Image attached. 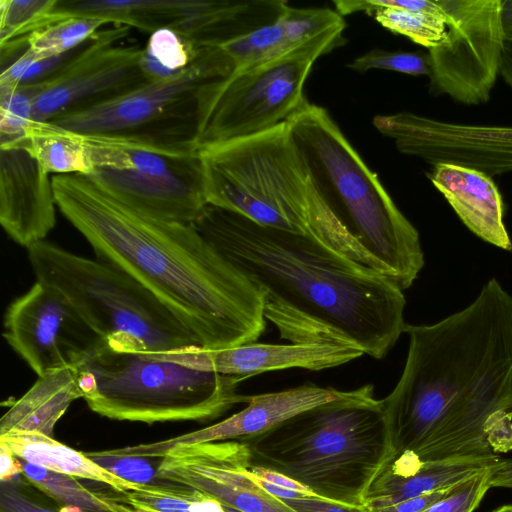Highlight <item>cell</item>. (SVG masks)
Here are the masks:
<instances>
[{
  "label": "cell",
  "instance_id": "6da1fadb",
  "mask_svg": "<svg viewBox=\"0 0 512 512\" xmlns=\"http://www.w3.org/2000/svg\"><path fill=\"white\" fill-rule=\"evenodd\" d=\"M402 374L382 399L391 457L430 462L512 449V295L491 278L468 306L405 324Z\"/></svg>",
  "mask_w": 512,
  "mask_h": 512
},
{
  "label": "cell",
  "instance_id": "7a4b0ae2",
  "mask_svg": "<svg viewBox=\"0 0 512 512\" xmlns=\"http://www.w3.org/2000/svg\"><path fill=\"white\" fill-rule=\"evenodd\" d=\"M192 224L262 292L265 319L289 343L350 347L382 359L403 333V290L379 271L214 205Z\"/></svg>",
  "mask_w": 512,
  "mask_h": 512
},
{
  "label": "cell",
  "instance_id": "3957f363",
  "mask_svg": "<svg viewBox=\"0 0 512 512\" xmlns=\"http://www.w3.org/2000/svg\"><path fill=\"white\" fill-rule=\"evenodd\" d=\"M57 208L98 259L149 289L205 349L256 342L264 296L193 226L151 218L82 174L52 176Z\"/></svg>",
  "mask_w": 512,
  "mask_h": 512
},
{
  "label": "cell",
  "instance_id": "277c9868",
  "mask_svg": "<svg viewBox=\"0 0 512 512\" xmlns=\"http://www.w3.org/2000/svg\"><path fill=\"white\" fill-rule=\"evenodd\" d=\"M206 201L263 226L299 234L389 276L349 234L320 196L287 122L199 149Z\"/></svg>",
  "mask_w": 512,
  "mask_h": 512
},
{
  "label": "cell",
  "instance_id": "5b68a950",
  "mask_svg": "<svg viewBox=\"0 0 512 512\" xmlns=\"http://www.w3.org/2000/svg\"><path fill=\"white\" fill-rule=\"evenodd\" d=\"M246 443L251 463L283 474L315 495L362 505L391 456L382 399L366 384L305 410Z\"/></svg>",
  "mask_w": 512,
  "mask_h": 512
},
{
  "label": "cell",
  "instance_id": "8992f818",
  "mask_svg": "<svg viewBox=\"0 0 512 512\" xmlns=\"http://www.w3.org/2000/svg\"><path fill=\"white\" fill-rule=\"evenodd\" d=\"M320 196L404 291L424 266L420 236L328 111L307 100L287 121Z\"/></svg>",
  "mask_w": 512,
  "mask_h": 512
},
{
  "label": "cell",
  "instance_id": "52a82bcc",
  "mask_svg": "<svg viewBox=\"0 0 512 512\" xmlns=\"http://www.w3.org/2000/svg\"><path fill=\"white\" fill-rule=\"evenodd\" d=\"M27 250L36 280L58 289L110 349L156 355L200 347L194 334L125 271L46 240Z\"/></svg>",
  "mask_w": 512,
  "mask_h": 512
},
{
  "label": "cell",
  "instance_id": "ba28073f",
  "mask_svg": "<svg viewBox=\"0 0 512 512\" xmlns=\"http://www.w3.org/2000/svg\"><path fill=\"white\" fill-rule=\"evenodd\" d=\"M76 372L89 408L119 421H206L249 399L237 391L246 377L197 370L107 346Z\"/></svg>",
  "mask_w": 512,
  "mask_h": 512
},
{
  "label": "cell",
  "instance_id": "9c48e42d",
  "mask_svg": "<svg viewBox=\"0 0 512 512\" xmlns=\"http://www.w3.org/2000/svg\"><path fill=\"white\" fill-rule=\"evenodd\" d=\"M339 27L290 53L234 70L197 93L191 142L197 150L255 135L287 122L307 100L304 84L314 62L346 39Z\"/></svg>",
  "mask_w": 512,
  "mask_h": 512
},
{
  "label": "cell",
  "instance_id": "30bf717a",
  "mask_svg": "<svg viewBox=\"0 0 512 512\" xmlns=\"http://www.w3.org/2000/svg\"><path fill=\"white\" fill-rule=\"evenodd\" d=\"M446 36L429 49L430 93L464 105L489 101L502 62L503 0H440Z\"/></svg>",
  "mask_w": 512,
  "mask_h": 512
},
{
  "label": "cell",
  "instance_id": "8fae6325",
  "mask_svg": "<svg viewBox=\"0 0 512 512\" xmlns=\"http://www.w3.org/2000/svg\"><path fill=\"white\" fill-rule=\"evenodd\" d=\"M3 336L38 376L76 369L106 346L58 289L37 280L8 306Z\"/></svg>",
  "mask_w": 512,
  "mask_h": 512
},
{
  "label": "cell",
  "instance_id": "7c38bea8",
  "mask_svg": "<svg viewBox=\"0 0 512 512\" xmlns=\"http://www.w3.org/2000/svg\"><path fill=\"white\" fill-rule=\"evenodd\" d=\"M234 67L218 46L200 47L185 69L161 80L146 81L111 97L76 108L50 121L83 134H119L151 124L188 102L206 84L228 76Z\"/></svg>",
  "mask_w": 512,
  "mask_h": 512
},
{
  "label": "cell",
  "instance_id": "4fadbf2b",
  "mask_svg": "<svg viewBox=\"0 0 512 512\" xmlns=\"http://www.w3.org/2000/svg\"><path fill=\"white\" fill-rule=\"evenodd\" d=\"M130 29L114 24L100 30L57 73L31 85L34 121L50 122L88 99H105L146 82L139 67L142 48L118 44Z\"/></svg>",
  "mask_w": 512,
  "mask_h": 512
},
{
  "label": "cell",
  "instance_id": "5bb4252c",
  "mask_svg": "<svg viewBox=\"0 0 512 512\" xmlns=\"http://www.w3.org/2000/svg\"><path fill=\"white\" fill-rule=\"evenodd\" d=\"M372 123L400 153L433 166L456 164L489 177L512 171V126L461 124L412 112L377 115Z\"/></svg>",
  "mask_w": 512,
  "mask_h": 512
},
{
  "label": "cell",
  "instance_id": "9a60e30c",
  "mask_svg": "<svg viewBox=\"0 0 512 512\" xmlns=\"http://www.w3.org/2000/svg\"><path fill=\"white\" fill-rule=\"evenodd\" d=\"M250 453L238 440L179 444L157 465L163 482L195 489L240 512H297L249 474Z\"/></svg>",
  "mask_w": 512,
  "mask_h": 512
},
{
  "label": "cell",
  "instance_id": "2e32d148",
  "mask_svg": "<svg viewBox=\"0 0 512 512\" xmlns=\"http://www.w3.org/2000/svg\"><path fill=\"white\" fill-rule=\"evenodd\" d=\"M363 355L362 351L355 348L326 344L251 342L225 349L192 346L147 356L197 370L248 379L257 374L288 368L324 370L349 363Z\"/></svg>",
  "mask_w": 512,
  "mask_h": 512
},
{
  "label": "cell",
  "instance_id": "e0dca14e",
  "mask_svg": "<svg viewBox=\"0 0 512 512\" xmlns=\"http://www.w3.org/2000/svg\"><path fill=\"white\" fill-rule=\"evenodd\" d=\"M343 393L333 387L306 382L277 392L249 395L244 409L216 424L170 439L123 449L141 457L162 458L179 444L242 441L260 435L305 410L337 399Z\"/></svg>",
  "mask_w": 512,
  "mask_h": 512
},
{
  "label": "cell",
  "instance_id": "ac0fdd59",
  "mask_svg": "<svg viewBox=\"0 0 512 512\" xmlns=\"http://www.w3.org/2000/svg\"><path fill=\"white\" fill-rule=\"evenodd\" d=\"M52 177L21 147H0V224L18 245L45 240L56 224Z\"/></svg>",
  "mask_w": 512,
  "mask_h": 512
},
{
  "label": "cell",
  "instance_id": "d6986e66",
  "mask_svg": "<svg viewBox=\"0 0 512 512\" xmlns=\"http://www.w3.org/2000/svg\"><path fill=\"white\" fill-rule=\"evenodd\" d=\"M86 176L126 206L158 220L192 224L208 204L201 161L197 168L185 172L148 174L97 169Z\"/></svg>",
  "mask_w": 512,
  "mask_h": 512
},
{
  "label": "cell",
  "instance_id": "ffe728a7",
  "mask_svg": "<svg viewBox=\"0 0 512 512\" xmlns=\"http://www.w3.org/2000/svg\"><path fill=\"white\" fill-rule=\"evenodd\" d=\"M428 177L471 232L500 249L512 250L503 200L491 177L449 163L435 165Z\"/></svg>",
  "mask_w": 512,
  "mask_h": 512
},
{
  "label": "cell",
  "instance_id": "44dd1931",
  "mask_svg": "<svg viewBox=\"0 0 512 512\" xmlns=\"http://www.w3.org/2000/svg\"><path fill=\"white\" fill-rule=\"evenodd\" d=\"M499 455L463 456L430 462L389 458L367 489L363 506L378 508L449 488L494 463Z\"/></svg>",
  "mask_w": 512,
  "mask_h": 512
},
{
  "label": "cell",
  "instance_id": "7402d4cb",
  "mask_svg": "<svg viewBox=\"0 0 512 512\" xmlns=\"http://www.w3.org/2000/svg\"><path fill=\"white\" fill-rule=\"evenodd\" d=\"M79 398H83V392L76 369L63 368L38 376L1 418L0 435L23 431L53 437L56 423Z\"/></svg>",
  "mask_w": 512,
  "mask_h": 512
},
{
  "label": "cell",
  "instance_id": "603a6c76",
  "mask_svg": "<svg viewBox=\"0 0 512 512\" xmlns=\"http://www.w3.org/2000/svg\"><path fill=\"white\" fill-rule=\"evenodd\" d=\"M205 4V0H58L56 11L67 17L102 18L151 34L161 28L178 32Z\"/></svg>",
  "mask_w": 512,
  "mask_h": 512
},
{
  "label": "cell",
  "instance_id": "cb8c5ba5",
  "mask_svg": "<svg viewBox=\"0 0 512 512\" xmlns=\"http://www.w3.org/2000/svg\"><path fill=\"white\" fill-rule=\"evenodd\" d=\"M0 443L23 461L56 473L101 482L119 493L139 486L100 467L85 452L76 451L41 433L11 431L0 435Z\"/></svg>",
  "mask_w": 512,
  "mask_h": 512
},
{
  "label": "cell",
  "instance_id": "d4e9b609",
  "mask_svg": "<svg viewBox=\"0 0 512 512\" xmlns=\"http://www.w3.org/2000/svg\"><path fill=\"white\" fill-rule=\"evenodd\" d=\"M0 147L25 149L49 174L90 175L94 171L80 134L52 122L33 121L23 138Z\"/></svg>",
  "mask_w": 512,
  "mask_h": 512
},
{
  "label": "cell",
  "instance_id": "484cf974",
  "mask_svg": "<svg viewBox=\"0 0 512 512\" xmlns=\"http://www.w3.org/2000/svg\"><path fill=\"white\" fill-rule=\"evenodd\" d=\"M333 4L342 17L365 12L384 28L428 50L442 43L446 36L445 17L407 8L402 0H336Z\"/></svg>",
  "mask_w": 512,
  "mask_h": 512
},
{
  "label": "cell",
  "instance_id": "4316f807",
  "mask_svg": "<svg viewBox=\"0 0 512 512\" xmlns=\"http://www.w3.org/2000/svg\"><path fill=\"white\" fill-rule=\"evenodd\" d=\"M119 494L121 496H111L144 512H226L225 506L216 499L179 485H139Z\"/></svg>",
  "mask_w": 512,
  "mask_h": 512
},
{
  "label": "cell",
  "instance_id": "83f0119b",
  "mask_svg": "<svg viewBox=\"0 0 512 512\" xmlns=\"http://www.w3.org/2000/svg\"><path fill=\"white\" fill-rule=\"evenodd\" d=\"M19 460L21 474L36 488L63 506H76L82 512H113L105 494L89 490L76 477Z\"/></svg>",
  "mask_w": 512,
  "mask_h": 512
},
{
  "label": "cell",
  "instance_id": "f1b7e54d",
  "mask_svg": "<svg viewBox=\"0 0 512 512\" xmlns=\"http://www.w3.org/2000/svg\"><path fill=\"white\" fill-rule=\"evenodd\" d=\"M108 23L91 16L67 17L29 34L28 48L41 58L62 55L84 45Z\"/></svg>",
  "mask_w": 512,
  "mask_h": 512
},
{
  "label": "cell",
  "instance_id": "f546056e",
  "mask_svg": "<svg viewBox=\"0 0 512 512\" xmlns=\"http://www.w3.org/2000/svg\"><path fill=\"white\" fill-rule=\"evenodd\" d=\"M218 47L230 59L234 70L272 61L296 49L286 38L278 19Z\"/></svg>",
  "mask_w": 512,
  "mask_h": 512
},
{
  "label": "cell",
  "instance_id": "4dcf8cb0",
  "mask_svg": "<svg viewBox=\"0 0 512 512\" xmlns=\"http://www.w3.org/2000/svg\"><path fill=\"white\" fill-rule=\"evenodd\" d=\"M58 0H1L0 44L67 18L56 11Z\"/></svg>",
  "mask_w": 512,
  "mask_h": 512
},
{
  "label": "cell",
  "instance_id": "1f68e13d",
  "mask_svg": "<svg viewBox=\"0 0 512 512\" xmlns=\"http://www.w3.org/2000/svg\"><path fill=\"white\" fill-rule=\"evenodd\" d=\"M278 21L295 48L335 28L346 27L344 18L329 8L286 7Z\"/></svg>",
  "mask_w": 512,
  "mask_h": 512
},
{
  "label": "cell",
  "instance_id": "d6a6232c",
  "mask_svg": "<svg viewBox=\"0 0 512 512\" xmlns=\"http://www.w3.org/2000/svg\"><path fill=\"white\" fill-rule=\"evenodd\" d=\"M31 85H0V145L25 136L33 119Z\"/></svg>",
  "mask_w": 512,
  "mask_h": 512
},
{
  "label": "cell",
  "instance_id": "836d02e7",
  "mask_svg": "<svg viewBox=\"0 0 512 512\" xmlns=\"http://www.w3.org/2000/svg\"><path fill=\"white\" fill-rule=\"evenodd\" d=\"M347 67L358 73H365L371 69H381L421 76L430 74L428 54L420 52L387 51L374 48L355 58Z\"/></svg>",
  "mask_w": 512,
  "mask_h": 512
},
{
  "label": "cell",
  "instance_id": "e575fe53",
  "mask_svg": "<svg viewBox=\"0 0 512 512\" xmlns=\"http://www.w3.org/2000/svg\"><path fill=\"white\" fill-rule=\"evenodd\" d=\"M86 456L110 473L139 485H162L147 457L127 453L123 448L85 452Z\"/></svg>",
  "mask_w": 512,
  "mask_h": 512
},
{
  "label": "cell",
  "instance_id": "d590c367",
  "mask_svg": "<svg viewBox=\"0 0 512 512\" xmlns=\"http://www.w3.org/2000/svg\"><path fill=\"white\" fill-rule=\"evenodd\" d=\"M144 49L173 73L188 67L199 51V48L169 28H161L151 33Z\"/></svg>",
  "mask_w": 512,
  "mask_h": 512
},
{
  "label": "cell",
  "instance_id": "8d00e7d4",
  "mask_svg": "<svg viewBox=\"0 0 512 512\" xmlns=\"http://www.w3.org/2000/svg\"><path fill=\"white\" fill-rule=\"evenodd\" d=\"M488 467L453 485L422 512H473L490 489Z\"/></svg>",
  "mask_w": 512,
  "mask_h": 512
},
{
  "label": "cell",
  "instance_id": "74e56055",
  "mask_svg": "<svg viewBox=\"0 0 512 512\" xmlns=\"http://www.w3.org/2000/svg\"><path fill=\"white\" fill-rule=\"evenodd\" d=\"M249 474L267 492L280 500L317 496L289 477L252 463L249 467Z\"/></svg>",
  "mask_w": 512,
  "mask_h": 512
},
{
  "label": "cell",
  "instance_id": "f35d334b",
  "mask_svg": "<svg viewBox=\"0 0 512 512\" xmlns=\"http://www.w3.org/2000/svg\"><path fill=\"white\" fill-rule=\"evenodd\" d=\"M0 512H55L41 504L20 486L8 481L1 482Z\"/></svg>",
  "mask_w": 512,
  "mask_h": 512
},
{
  "label": "cell",
  "instance_id": "ab89813d",
  "mask_svg": "<svg viewBox=\"0 0 512 512\" xmlns=\"http://www.w3.org/2000/svg\"><path fill=\"white\" fill-rule=\"evenodd\" d=\"M297 512H366L363 505H352L319 496L282 500Z\"/></svg>",
  "mask_w": 512,
  "mask_h": 512
},
{
  "label": "cell",
  "instance_id": "60d3db41",
  "mask_svg": "<svg viewBox=\"0 0 512 512\" xmlns=\"http://www.w3.org/2000/svg\"><path fill=\"white\" fill-rule=\"evenodd\" d=\"M452 487V486H451ZM451 487L419 497L378 508H366V512H422L430 504L442 497Z\"/></svg>",
  "mask_w": 512,
  "mask_h": 512
},
{
  "label": "cell",
  "instance_id": "b9f144b4",
  "mask_svg": "<svg viewBox=\"0 0 512 512\" xmlns=\"http://www.w3.org/2000/svg\"><path fill=\"white\" fill-rule=\"evenodd\" d=\"M490 488L512 489V460L498 458L488 467Z\"/></svg>",
  "mask_w": 512,
  "mask_h": 512
},
{
  "label": "cell",
  "instance_id": "7bdbcfd3",
  "mask_svg": "<svg viewBox=\"0 0 512 512\" xmlns=\"http://www.w3.org/2000/svg\"><path fill=\"white\" fill-rule=\"evenodd\" d=\"M139 67L142 75L147 81L161 80L176 74L163 67L144 48H142L140 54Z\"/></svg>",
  "mask_w": 512,
  "mask_h": 512
},
{
  "label": "cell",
  "instance_id": "ee69618b",
  "mask_svg": "<svg viewBox=\"0 0 512 512\" xmlns=\"http://www.w3.org/2000/svg\"><path fill=\"white\" fill-rule=\"evenodd\" d=\"M22 468L19 458L15 457L12 452L0 443V480L1 482H8L16 476L21 474Z\"/></svg>",
  "mask_w": 512,
  "mask_h": 512
},
{
  "label": "cell",
  "instance_id": "f6af8a7d",
  "mask_svg": "<svg viewBox=\"0 0 512 512\" xmlns=\"http://www.w3.org/2000/svg\"><path fill=\"white\" fill-rule=\"evenodd\" d=\"M500 75L512 89V42L504 43Z\"/></svg>",
  "mask_w": 512,
  "mask_h": 512
},
{
  "label": "cell",
  "instance_id": "bcb514c9",
  "mask_svg": "<svg viewBox=\"0 0 512 512\" xmlns=\"http://www.w3.org/2000/svg\"><path fill=\"white\" fill-rule=\"evenodd\" d=\"M502 22L505 41L512 42V0H503Z\"/></svg>",
  "mask_w": 512,
  "mask_h": 512
},
{
  "label": "cell",
  "instance_id": "7dc6e473",
  "mask_svg": "<svg viewBox=\"0 0 512 512\" xmlns=\"http://www.w3.org/2000/svg\"><path fill=\"white\" fill-rule=\"evenodd\" d=\"M59 512H82V510L76 506H62Z\"/></svg>",
  "mask_w": 512,
  "mask_h": 512
},
{
  "label": "cell",
  "instance_id": "c3c4849f",
  "mask_svg": "<svg viewBox=\"0 0 512 512\" xmlns=\"http://www.w3.org/2000/svg\"><path fill=\"white\" fill-rule=\"evenodd\" d=\"M491 512H512V505L511 504L502 505V506L494 509Z\"/></svg>",
  "mask_w": 512,
  "mask_h": 512
},
{
  "label": "cell",
  "instance_id": "681fc988",
  "mask_svg": "<svg viewBox=\"0 0 512 512\" xmlns=\"http://www.w3.org/2000/svg\"><path fill=\"white\" fill-rule=\"evenodd\" d=\"M225 508H226V512H240V511H237L235 509H232V508H229V507H226V506H225Z\"/></svg>",
  "mask_w": 512,
  "mask_h": 512
}]
</instances>
